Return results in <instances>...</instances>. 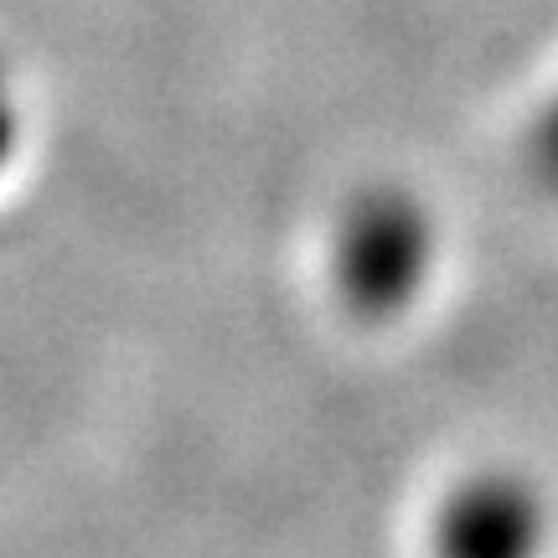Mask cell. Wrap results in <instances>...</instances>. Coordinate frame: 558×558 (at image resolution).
<instances>
[{
    "label": "cell",
    "mask_w": 558,
    "mask_h": 558,
    "mask_svg": "<svg viewBox=\"0 0 558 558\" xmlns=\"http://www.w3.org/2000/svg\"><path fill=\"white\" fill-rule=\"evenodd\" d=\"M337 295L362 320L409 316L439 269V222L414 186L378 181L347 202L337 222Z\"/></svg>",
    "instance_id": "6da1fadb"
},
{
    "label": "cell",
    "mask_w": 558,
    "mask_h": 558,
    "mask_svg": "<svg viewBox=\"0 0 558 558\" xmlns=\"http://www.w3.org/2000/svg\"><path fill=\"white\" fill-rule=\"evenodd\" d=\"M554 501L522 471H476L445 492L429 527L435 558H548Z\"/></svg>",
    "instance_id": "7a4b0ae2"
},
{
    "label": "cell",
    "mask_w": 558,
    "mask_h": 558,
    "mask_svg": "<svg viewBox=\"0 0 558 558\" xmlns=\"http://www.w3.org/2000/svg\"><path fill=\"white\" fill-rule=\"evenodd\" d=\"M527 166L548 197H558V94L543 104V114L533 120V135H527Z\"/></svg>",
    "instance_id": "3957f363"
},
{
    "label": "cell",
    "mask_w": 558,
    "mask_h": 558,
    "mask_svg": "<svg viewBox=\"0 0 558 558\" xmlns=\"http://www.w3.org/2000/svg\"><path fill=\"white\" fill-rule=\"evenodd\" d=\"M21 150V104L11 94V73H5V58H0V177L11 171V160Z\"/></svg>",
    "instance_id": "277c9868"
}]
</instances>
